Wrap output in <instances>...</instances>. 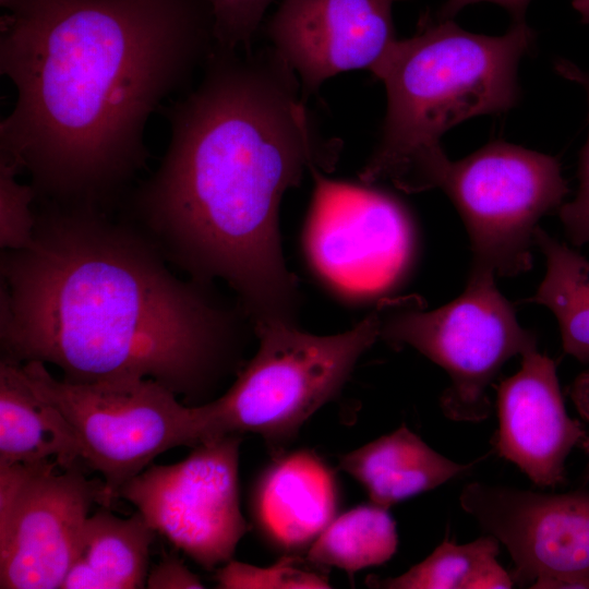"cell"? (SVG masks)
<instances>
[{"mask_svg":"<svg viewBox=\"0 0 589 589\" xmlns=\"http://www.w3.org/2000/svg\"><path fill=\"white\" fill-rule=\"evenodd\" d=\"M32 243L2 250L1 359L89 384L152 378L188 406L245 364L254 324L213 284L181 279L132 223L40 203Z\"/></svg>","mask_w":589,"mask_h":589,"instance_id":"3","label":"cell"},{"mask_svg":"<svg viewBox=\"0 0 589 589\" xmlns=\"http://www.w3.org/2000/svg\"><path fill=\"white\" fill-rule=\"evenodd\" d=\"M534 40L525 21L513 22L502 36H486L425 15L373 73L385 85L387 110L361 181H389L408 193L438 188L450 161L441 137L467 119L516 105L518 63Z\"/></svg>","mask_w":589,"mask_h":589,"instance_id":"4","label":"cell"},{"mask_svg":"<svg viewBox=\"0 0 589 589\" xmlns=\"http://www.w3.org/2000/svg\"><path fill=\"white\" fill-rule=\"evenodd\" d=\"M398 536L387 508L374 503L337 515L314 541L305 558L320 567H336L350 577L382 565L395 554Z\"/></svg>","mask_w":589,"mask_h":589,"instance_id":"21","label":"cell"},{"mask_svg":"<svg viewBox=\"0 0 589 589\" xmlns=\"http://www.w3.org/2000/svg\"><path fill=\"white\" fill-rule=\"evenodd\" d=\"M496 3L508 11L514 22L525 21L524 16L531 0H447L437 13L438 19L452 20L466 5L477 2Z\"/></svg>","mask_w":589,"mask_h":589,"instance_id":"27","label":"cell"},{"mask_svg":"<svg viewBox=\"0 0 589 589\" xmlns=\"http://www.w3.org/2000/svg\"><path fill=\"white\" fill-rule=\"evenodd\" d=\"M569 395L579 414L589 421V369L576 377L570 386ZM580 445L589 456V436L586 435Z\"/></svg>","mask_w":589,"mask_h":589,"instance_id":"28","label":"cell"},{"mask_svg":"<svg viewBox=\"0 0 589 589\" xmlns=\"http://www.w3.org/2000/svg\"><path fill=\"white\" fill-rule=\"evenodd\" d=\"M573 8L579 13L581 21L589 24V0H570Z\"/></svg>","mask_w":589,"mask_h":589,"instance_id":"29","label":"cell"},{"mask_svg":"<svg viewBox=\"0 0 589 589\" xmlns=\"http://www.w3.org/2000/svg\"><path fill=\"white\" fill-rule=\"evenodd\" d=\"M472 465L444 457L405 424L338 459V468L365 489L371 503L387 509L469 471Z\"/></svg>","mask_w":589,"mask_h":589,"instance_id":"16","label":"cell"},{"mask_svg":"<svg viewBox=\"0 0 589 589\" xmlns=\"http://www.w3.org/2000/svg\"><path fill=\"white\" fill-rule=\"evenodd\" d=\"M555 69L560 75L584 87L589 106V71L566 59H558ZM578 177L579 189L576 197L562 204L558 215L568 239L580 247L589 243V133L580 153Z\"/></svg>","mask_w":589,"mask_h":589,"instance_id":"24","label":"cell"},{"mask_svg":"<svg viewBox=\"0 0 589 589\" xmlns=\"http://www.w3.org/2000/svg\"><path fill=\"white\" fill-rule=\"evenodd\" d=\"M213 17L215 45L249 51L266 9L274 0H206Z\"/></svg>","mask_w":589,"mask_h":589,"instance_id":"25","label":"cell"},{"mask_svg":"<svg viewBox=\"0 0 589 589\" xmlns=\"http://www.w3.org/2000/svg\"><path fill=\"white\" fill-rule=\"evenodd\" d=\"M0 73L16 100L0 157L36 202L121 204L151 157L145 130L215 39L206 0H0Z\"/></svg>","mask_w":589,"mask_h":589,"instance_id":"2","label":"cell"},{"mask_svg":"<svg viewBox=\"0 0 589 589\" xmlns=\"http://www.w3.org/2000/svg\"><path fill=\"white\" fill-rule=\"evenodd\" d=\"M21 366L33 389L75 431L83 464L103 476V507L160 454L195 446L191 406L152 378L76 384L55 378L39 361Z\"/></svg>","mask_w":589,"mask_h":589,"instance_id":"6","label":"cell"},{"mask_svg":"<svg viewBox=\"0 0 589 589\" xmlns=\"http://www.w3.org/2000/svg\"><path fill=\"white\" fill-rule=\"evenodd\" d=\"M395 0H283L267 34L299 76L304 101L351 70L374 73L396 43Z\"/></svg>","mask_w":589,"mask_h":589,"instance_id":"13","label":"cell"},{"mask_svg":"<svg viewBox=\"0 0 589 589\" xmlns=\"http://www.w3.org/2000/svg\"><path fill=\"white\" fill-rule=\"evenodd\" d=\"M498 540L481 537L458 545L443 541L426 558L406 573L366 584L385 589H483L512 588L513 578L498 564Z\"/></svg>","mask_w":589,"mask_h":589,"instance_id":"20","label":"cell"},{"mask_svg":"<svg viewBox=\"0 0 589 589\" xmlns=\"http://www.w3.org/2000/svg\"><path fill=\"white\" fill-rule=\"evenodd\" d=\"M460 505L505 544L514 579L531 588H589V492L545 494L472 482Z\"/></svg>","mask_w":589,"mask_h":589,"instance_id":"12","label":"cell"},{"mask_svg":"<svg viewBox=\"0 0 589 589\" xmlns=\"http://www.w3.org/2000/svg\"><path fill=\"white\" fill-rule=\"evenodd\" d=\"M438 189L465 223L471 268L497 276L530 269L538 223L568 193L557 158L498 141L449 161Z\"/></svg>","mask_w":589,"mask_h":589,"instance_id":"8","label":"cell"},{"mask_svg":"<svg viewBox=\"0 0 589 589\" xmlns=\"http://www.w3.org/2000/svg\"><path fill=\"white\" fill-rule=\"evenodd\" d=\"M79 437L51 404L29 385L19 363L0 362V466L53 460L68 469L82 461Z\"/></svg>","mask_w":589,"mask_h":589,"instance_id":"17","label":"cell"},{"mask_svg":"<svg viewBox=\"0 0 589 589\" xmlns=\"http://www.w3.org/2000/svg\"><path fill=\"white\" fill-rule=\"evenodd\" d=\"M259 346L219 397L191 406L195 446L227 435H260L272 456L286 450L303 424L336 398L360 357L380 337L372 313L352 328L314 335L298 325L254 326Z\"/></svg>","mask_w":589,"mask_h":589,"instance_id":"5","label":"cell"},{"mask_svg":"<svg viewBox=\"0 0 589 589\" xmlns=\"http://www.w3.org/2000/svg\"><path fill=\"white\" fill-rule=\"evenodd\" d=\"M521 368L497 390L496 449L539 486L565 479V461L586 431L565 409L556 366L537 347L521 354Z\"/></svg>","mask_w":589,"mask_h":589,"instance_id":"14","label":"cell"},{"mask_svg":"<svg viewBox=\"0 0 589 589\" xmlns=\"http://www.w3.org/2000/svg\"><path fill=\"white\" fill-rule=\"evenodd\" d=\"M534 243L545 256L546 272L528 301L553 312L564 351L589 363V261L540 227L536 229Z\"/></svg>","mask_w":589,"mask_h":589,"instance_id":"19","label":"cell"},{"mask_svg":"<svg viewBox=\"0 0 589 589\" xmlns=\"http://www.w3.org/2000/svg\"><path fill=\"white\" fill-rule=\"evenodd\" d=\"M272 457L250 492L252 524L272 550L302 556L338 515L337 474L312 449L284 450Z\"/></svg>","mask_w":589,"mask_h":589,"instance_id":"15","label":"cell"},{"mask_svg":"<svg viewBox=\"0 0 589 589\" xmlns=\"http://www.w3.org/2000/svg\"><path fill=\"white\" fill-rule=\"evenodd\" d=\"M305 558V557H304ZM217 588L223 589H326L332 588L327 570L301 556H283L271 566H254L230 560L216 569Z\"/></svg>","mask_w":589,"mask_h":589,"instance_id":"22","label":"cell"},{"mask_svg":"<svg viewBox=\"0 0 589 589\" xmlns=\"http://www.w3.org/2000/svg\"><path fill=\"white\" fill-rule=\"evenodd\" d=\"M236 51L215 45L197 87L161 107L167 149L122 200V217L189 278L224 280L254 326L298 325L280 202L306 171L333 170L341 143L316 133L297 75L275 49Z\"/></svg>","mask_w":589,"mask_h":589,"instance_id":"1","label":"cell"},{"mask_svg":"<svg viewBox=\"0 0 589 589\" xmlns=\"http://www.w3.org/2000/svg\"><path fill=\"white\" fill-rule=\"evenodd\" d=\"M83 462L57 472L53 460L0 466V588H61L77 558L104 480Z\"/></svg>","mask_w":589,"mask_h":589,"instance_id":"9","label":"cell"},{"mask_svg":"<svg viewBox=\"0 0 589 589\" xmlns=\"http://www.w3.org/2000/svg\"><path fill=\"white\" fill-rule=\"evenodd\" d=\"M315 188L303 248L314 273L342 297L361 299L388 288L408 267L414 247L406 207L372 184L326 179Z\"/></svg>","mask_w":589,"mask_h":589,"instance_id":"10","label":"cell"},{"mask_svg":"<svg viewBox=\"0 0 589 589\" xmlns=\"http://www.w3.org/2000/svg\"><path fill=\"white\" fill-rule=\"evenodd\" d=\"M241 436L199 444L172 465L152 464L118 492L156 532L207 570L232 560L250 529L239 500Z\"/></svg>","mask_w":589,"mask_h":589,"instance_id":"11","label":"cell"},{"mask_svg":"<svg viewBox=\"0 0 589 589\" xmlns=\"http://www.w3.org/2000/svg\"><path fill=\"white\" fill-rule=\"evenodd\" d=\"M155 533L140 512L122 519L101 506L86 519L80 554L61 588L146 587L149 548Z\"/></svg>","mask_w":589,"mask_h":589,"instance_id":"18","label":"cell"},{"mask_svg":"<svg viewBox=\"0 0 589 589\" xmlns=\"http://www.w3.org/2000/svg\"><path fill=\"white\" fill-rule=\"evenodd\" d=\"M494 278L490 271L471 268L465 291L438 309L408 303L380 313L381 338L394 347L414 348L448 373L452 383L440 404L454 421L486 419V387L507 360L537 347Z\"/></svg>","mask_w":589,"mask_h":589,"instance_id":"7","label":"cell"},{"mask_svg":"<svg viewBox=\"0 0 589 589\" xmlns=\"http://www.w3.org/2000/svg\"><path fill=\"white\" fill-rule=\"evenodd\" d=\"M146 588L200 589L204 588V586L176 553H165L159 563L148 572Z\"/></svg>","mask_w":589,"mask_h":589,"instance_id":"26","label":"cell"},{"mask_svg":"<svg viewBox=\"0 0 589 589\" xmlns=\"http://www.w3.org/2000/svg\"><path fill=\"white\" fill-rule=\"evenodd\" d=\"M17 167L0 157V247L1 250L27 248L34 238L36 224L32 202L36 192L31 184L17 180Z\"/></svg>","mask_w":589,"mask_h":589,"instance_id":"23","label":"cell"}]
</instances>
